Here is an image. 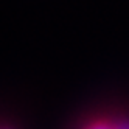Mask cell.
Returning a JSON list of instances; mask_svg holds the SVG:
<instances>
[{
  "instance_id": "cell-2",
  "label": "cell",
  "mask_w": 129,
  "mask_h": 129,
  "mask_svg": "<svg viewBox=\"0 0 129 129\" xmlns=\"http://www.w3.org/2000/svg\"><path fill=\"white\" fill-rule=\"evenodd\" d=\"M0 129H14L11 126H6V124H0Z\"/></svg>"
},
{
  "instance_id": "cell-1",
  "label": "cell",
  "mask_w": 129,
  "mask_h": 129,
  "mask_svg": "<svg viewBox=\"0 0 129 129\" xmlns=\"http://www.w3.org/2000/svg\"><path fill=\"white\" fill-rule=\"evenodd\" d=\"M78 129H115V115H95L84 120Z\"/></svg>"
}]
</instances>
